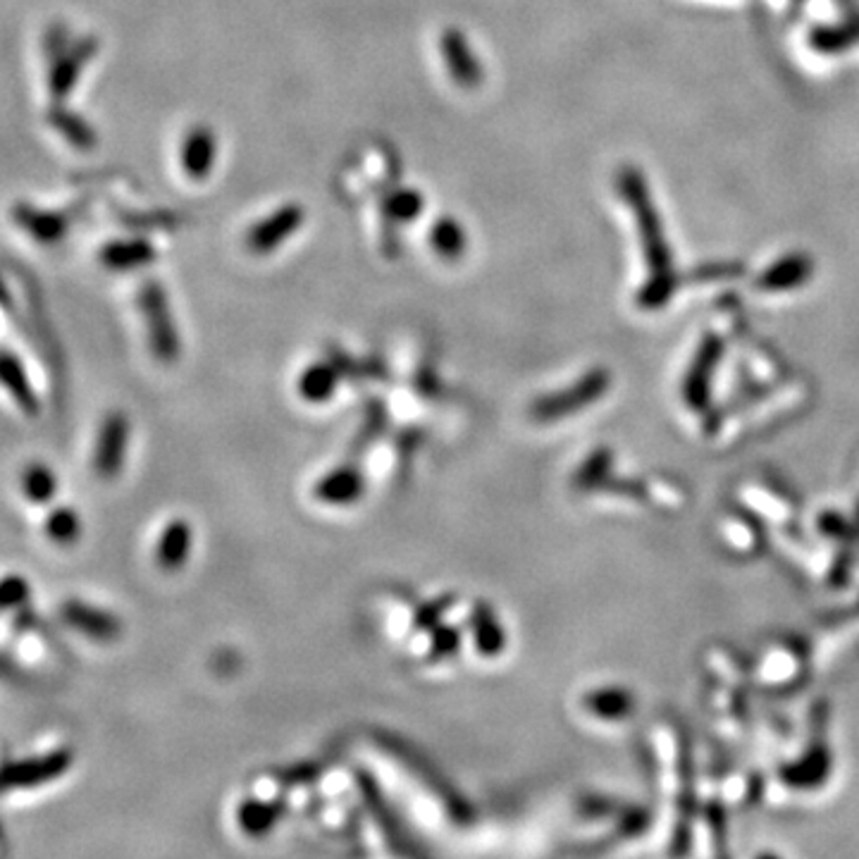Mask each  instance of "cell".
Wrapping results in <instances>:
<instances>
[{"instance_id": "obj_1", "label": "cell", "mask_w": 859, "mask_h": 859, "mask_svg": "<svg viewBox=\"0 0 859 859\" xmlns=\"http://www.w3.org/2000/svg\"><path fill=\"white\" fill-rule=\"evenodd\" d=\"M74 764L70 747H53L39 755L0 764V795L14 790H37L65 776Z\"/></svg>"}, {"instance_id": "obj_2", "label": "cell", "mask_w": 859, "mask_h": 859, "mask_svg": "<svg viewBox=\"0 0 859 859\" xmlns=\"http://www.w3.org/2000/svg\"><path fill=\"white\" fill-rule=\"evenodd\" d=\"M139 306H142V316H144L146 335H149V347H151L153 356L165 366L177 364L180 356H182V339L177 333L175 316H172V310H170L167 294L161 287V283L149 279L142 294H139Z\"/></svg>"}, {"instance_id": "obj_3", "label": "cell", "mask_w": 859, "mask_h": 859, "mask_svg": "<svg viewBox=\"0 0 859 859\" xmlns=\"http://www.w3.org/2000/svg\"><path fill=\"white\" fill-rule=\"evenodd\" d=\"M382 743H385V749H387L389 755L397 757L403 764V767L409 769L420 780V784H423L432 795H437V798L442 800V805L449 811L451 819H457L461 824L471 821L473 811H471V807H468V802L463 800V795L457 792L454 786H449V780L440 771H437L426 757H420L416 749H411L406 743H399V740H392V738H385Z\"/></svg>"}, {"instance_id": "obj_4", "label": "cell", "mask_w": 859, "mask_h": 859, "mask_svg": "<svg viewBox=\"0 0 859 859\" xmlns=\"http://www.w3.org/2000/svg\"><path fill=\"white\" fill-rule=\"evenodd\" d=\"M127 447H130L127 413L122 411L105 413L96 434V447H93V459H91L93 473L105 482L115 480L122 473L124 461H127Z\"/></svg>"}, {"instance_id": "obj_5", "label": "cell", "mask_w": 859, "mask_h": 859, "mask_svg": "<svg viewBox=\"0 0 859 859\" xmlns=\"http://www.w3.org/2000/svg\"><path fill=\"white\" fill-rule=\"evenodd\" d=\"M304 221H306V211L299 206V203H285V206H279L270 215L260 217L254 227H248L244 237L246 252H252L254 256L275 254L279 246L299 232Z\"/></svg>"}, {"instance_id": "obj_6", "label": "cell", "mask_w": 859, "mask_h": 859, "mask_svg": "<svg viewBox=\"0 0 859 859\" xmlns=\"http://www.w3.org/2000/svg\"><path fill=\"white\" fill-rule=\"evenodd\" d=\"M606 389V375L602 370H592L587 372L583 380H577L573 387L561 389V392H552L546 397H540L533 409H530V416H533L538 423H552L556 418H564L569 413H575L585 409L592 401H595Z\"/></svg>"}, {"instance_id": "obj_7", "label": "cell", "mask_w": 859, "mask_h": 859, "mask_svg": "<svg viewBox=\"0 0 859 859\" xmlns=\"http://www.w3.org/2000/svg\"><path fill=\"white\" fill-rule=\"evenodd\" d=\"M356 786H358V792H361V798L370 811V817L375 819V824H378V829L385 834L389 848H392L395 852L416 855L418 848H413V840H411L409 831L403 829V824L395 815V809L385 798V792L380 790L378 780H375L368 771L356 769Z\"/></svg>"}, {"instance_id": "obj_8", "label": "cell", "mask_w": 859, "mask_h": 859, "mask_svg": "<svg viewBox=\"0 0 859 859\" xmlns=\"http://www.w3.org/2000/svg\"><path fill=\"white\" fill-rule=\"evenodd\" d=\"M440 51L451 82L466 91L482 86V82H485V65H482V60L473 51L463 29L447 27L440 37Z\"/></svg>"}, {"instance_id": "obj_9", "label": "cell", "mask_w": 859, "mask_h": 859, "mask_svg": "<svg viewBox=\"0 0 859 859\" xmlns=\"http://www.w3.org/2000/svg\"><path fill=\"white\" fill-rule=\"evenodd\" d=\"M60 616L72 631L96 643H113L122 635V621L115 614L84 600H68L60 609Z\"/></svg>"}, {"instance_id": "obj_10", "label": "cell", "mask_w": 859, "mask_h": 859, "mask_svg": "<svg viewBox=\"0 0 859 859\" xmlns=\"http://www.w3.org/2000/svg\"><path fill=\"white\" fill-rule=\"evenodd\" d=\"M366 492V478L356 463H341L325 473L316 485L314 497L327 507H351Z\"/></svg>"}, {"instance_id": "obj_11", "label": "cell", "mask_w": 859, "mask_h": 859, "mask_svg": "<svg viewBox=\"0 0 859 859\" xmlns=\"http://www.w3.org/2000/svg\"><path fill=\"white\" fill-rule=\"evenodd\" d=\"M180 161H182L184 175L190 180H194V182L208 180L213 167H215V161H217L215 132L211 127H206V124H194V127L184 134Z\"/></svg>"}, {"instance_id": "obj_12", "label": "cell", "mask_w": 859, "mask_h": 859, "mask_svg": "<svg viewBox=\"0 0 859 859\" xmlns=\"http://www.w3.org/2000/svg\"><path fill=\"white\" fill-rule=\"evenodd\" d=\"M0 387L6 389L14 406L27 416L37 418L41 413V399L31 385L22 361L10 351H0Z\"/></svg>"}, {"instance_id": "obj_13", "label": "cell", "mask_w": 859, "mask_h": 859, "mask_svg": "<svg viewBox=\"0 0 859 859\" xmlns=\"http://www.w3.org/2000/svg\"><path fill=\"white\" fill-rule=\"evenodd\" d=\"M468 626H471L473 635V645L480 657L494 659L507 647V633L502 621H499L497 612L492 609L490 602H475L471 609V616H468Z\"/></svg>"}, {"instance_id": "obj_14", "label": "cell", "mask_w": 859, "mask_h": 859, "mask_svg": "<svg viewBox=\"0 0 859 859\" xmlns=\"http://www.w3.org/2000/svg\"><path fill=\"white\" fill-rule=\"evenodd\" d=\"M194 544V530L184 519L170 521L155 544V564L163 571H177L186 564V559L192 554Z\"/></svg>"}, {"instance_id": "obj_15", "label": "cell", "mask_w": 859, "mask_h": 859, "mask_svg": "<svg viewBox=\"0 0 859 859\" xmlns=\"http://www.w3.org/2000/svg\"><path fill=\"white\" fill-rule=\"evenodd\" d=\"M339 375L341 370L335 366V361L310 364L296 380V392L308 403H325L337 392Z\"/></svg>"}, {"instance_id": "obj_16", "label": "cell", "mask_w": 859, "mask_h": 859, "mask_svg": "<svg viewBox=\"0 0 859 859\" xmlns=\"http://www.w3.org/2000/svg\"><path fill=\"white\" fill-rule=\"evenodd\" d=\"M285 815V802L283 800H258L252 798L239 805L237 809V824L239 829L246 836L260 838L265 834H270L277 821Z\"/></svg>"}, {"instance_id": "obj_17", "label": "cell", "mask_w": 859, "mask_h": 859, "mask_svg": "<svg viewBox=\"0 0 859 859\" xmlns=\"http://www.w3.org/2000/svg\"><path fill=\"white\" fill-rule=\"evenodd\" d=\"M428 239L434 256H440L442 260H449V263L461 260L468 252V232L457 217L451 215L437 217L430 227Z\"/></svg>"}, {"instance_id": "obj_18", "label": "cell", "mask_w": 859, "mask_h": 859, "mask_svg": "<svg viewBox=\"0 0 859 859\" xmlns=\"http://www.w3.org/2000/svg\"><path fill=\"white\" fill-rule=\"evenodd\" d=\"M20 488L29 504L45 507L55 499L60 490V480L49 463L31 461L24 466V471L20 475Z\"/></svg>"}, {"instance_id": "obj_19", "label": "cell", "mask_w": 859, "mask_h": 859, "mask_svg": "<svg viewBox=\"0 0 859 859\" xmlns=\"http://www.w3.org/2000/svg\"><path fill=\"white\" fill-rule=\"evenodd\" d=\"M101 258L111 270H132L151 263L155 258V248L144 239L113 242L103 248Z\"/></svg>"}, {"instance_id": "obj_20", "label": "cell", "mask_w": 859, "mask_h": 859, "mask_svg": "<svg viewBox=\"0 0 859 859\" xmlns=\"http://www.w3.org/2000/svg\"><path fill=\"white\" fill-rule=\"evenodd\" d=\"M45 538H49L58 546H74L82 540V515L72 507H55L45 515Z\"/></svg>"}, {"instance_id": "obj_21", "label": "cell", "mask_w": 859, "mask_h": 859, "mask_svg": "<svg viewBox=\"0 0 859 859\" xmlns=\"http://www.w3.org/2000/svg\"><path fill=\"white\" fill-rule=\"evenodd\" d=\"M426 198L416 190H397L385 198V215L392 223H411L423 215Z\"/></svg>"}, {"instance_id": "obj_22", "label": "cell", "mask_w": 859, "mask_h": 859, "mask_svg": "<svg viewBox=\"0 0 859 859\" xmlns=\"http://www.w3.org/2000/svg\"><path fill=\"white\" fill-rule=\"evenodd\" d=\"M364 418L366 420L361 423V430L356 432L354 444H351L354 454H361V451H368L375 442H378V437L387 430L389 416H387V409H385L380 401H370Z\"/></svg>"}, {"instance_id": "obj_23", "label": "cell", "mask_w": 859, "mask_h": 859, "mask_svg": "<svg viewBox=\"0 0 859 859\" xmlns=\"http://www.w3.org/2000/svg\"><path fill=\"white\" fill-rule=\"evenodd\" d=\"M457 602H459V597L454 595V592H444V595L426 602L423 606H418L416 614H413V631L416 633H430L434 626H440V621L444 618V614Z\"/></svg>"}, {"instance_id": "obj_24", "label": "cell", "mask_w": 859, "mask_h": 859, "mask_svg": "<svg viewBox=\"0 0 859 859\" xmlns=\"http://www.w3.org/2000/svg\"><path fill=\"white\" fill-rule=\"evenodd\" d=\"M461 631L457 626H434L430 631V650H428V659L430 662H447L459 654L461 650Z\"/></svg>"}, {"instance_id": "obj_25", "label": "cell", "mask_w": 859, "mask_h": 859, "mask_svg": "<svg viewBox=\"0 0 859 859\" xmlns=\"http://www.w3.org/2000/svg\"><path fill=\"white\" fill-rule=\"evenodd\" d=\"M628 695L621 691H597L585 697V709L602 718H618L628 712Z\"/></svg>"}, {"instance_id": "obj_26", "label": "cell", "mask_w": 859, "mask_h": 859, "mask_svg": "<svg viewBox=\"0 0 859 859\" xmlns=\"http://www.w3.org/2000/svg\"><path fill=\"white\" fill-rule=\"evenodd\" d=\"M31 597V585L22 575H6L0 577V612H12L20 609Z\"/></svg>"}]
</instances>
